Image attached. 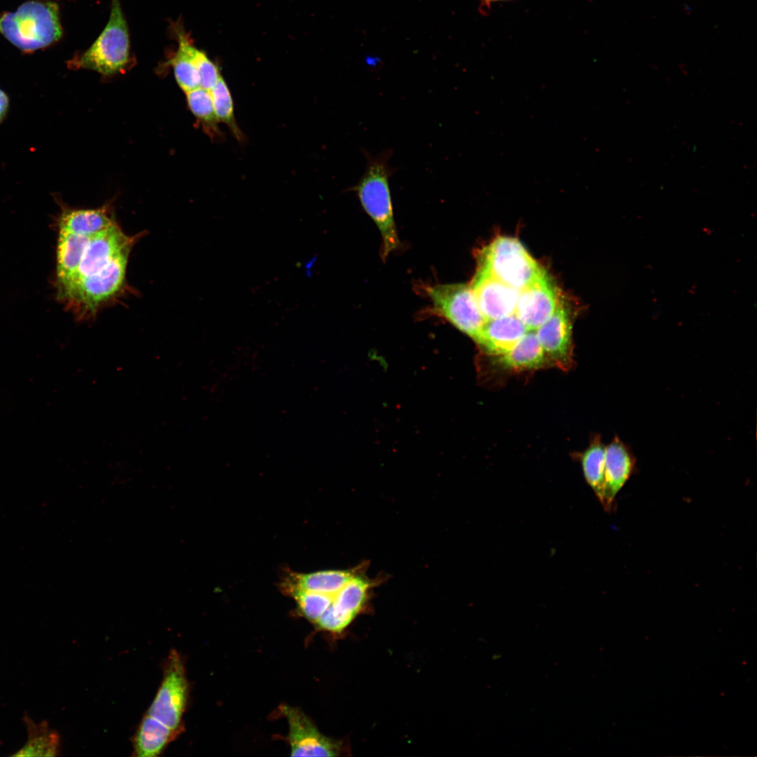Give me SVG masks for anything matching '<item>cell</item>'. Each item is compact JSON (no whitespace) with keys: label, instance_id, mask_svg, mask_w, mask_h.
<instances>
[{"label":"cell","instance_id":"obj_1","mask_svg":"<svg viewBox=\"0 0 757 757\" xmlns=\"http://www.w3.org/2000/svg\"><path fill=\"white\" fill-rule=\"evenodd\" d=\"M362 152L367 160L366 169L352 189L379 229L382 238L381 257L385 259L399 244L389 184L397 168L388 163L393 154L391 149H386L376 156L367 151Z\"/></svg>","mask_w":757,"mask_h":757},{"label":"cell","instance_id":"obj_2","mask_svg":"<svg viewBox=\"0 0 757 757\" xmlns=\"http://www.w3.org/2000/svg\"><path fill=\"white\" fill-rule=\"evenodd\" d=\"M0 32L21 50L32 52L60 39L62 29L57 4L29 1L0 17Z\"/></svg>","mask_w":757,"mask_h":757},{"label":"cell","instance_id":"obj_3","mask_svg":"<svg viewBox=\"0 0 757 757\" xmlns=\"http://www.w3.org/2000/svg\"><path fill=\"white\" fill-rule=\"evenodd\" d=\"M130 36L119 0H111L107 25L94 43L68 62L72 69L95 71L104 76L121 71L130 61Z\"/></svg>","mask_w":757,"mask_h":757},{"label":"cell","instance_id":"obj_4","mask_svg":"<svg viewBox=\"0 0 757 757\" xmlns=\"http://www.w3.org/2000/svg\"><path fill=\"white\" fill-rule=\"evenodd\" d=\"M130 250L121 252L100 271L81 279L60 294L80 320L94 317L102 306L124 292Z\"/></svg>","mask_w":757,"mask_h":757},{"label":"cell","instance_id":"obj_5","mask_svg":"<svg viewBox=\"0 0 757 757\" xmlns=\"http://www.w3.org/2000/svg\"><path fill=\"white\" fill-rule=\"evenodd\" d=\"M479 266L521 291L545 271L515 238L498 236L480 252Z\"/></svg>","mask_w":757,"mask_h":757},{"label":"cell","instance_id":"obj_6","mask_svg":"<svg viewBox=\"0 0 757 757\" xmlns=\"http://www.w3.org/2000/svg\"><path fill=\"white\" fill-rule=\"evenodd\" d=\"M433 311L460 331L477 341L486 320L471 285L463 283L435 285L425 289Z\"/></svg>","mask_w":757,"mask_h":757},{"label":"cell","instance_id":"obj_7","mask_svg":"<svg viewBox=\"0 0 757 757\" xmlns=\"http://www.w3.org/2000/svg\"><path fill=\"white\" fill-rule=\"evenodd\" d=\"M188 695L184 661L176 650H171L163 664L162 682L146 714L182 732Z\"/></svg>","mask_w":757,"mask_h":757},{"label":"cell","instance_id":"obj_8","mask_svg":"<svg viewBox=\"0 0 757 757\" xmlns=\"http://www.w3.org/2000/svg\"><path fill=\"white\" fill-rule=\"evenodd\" d=\"M137 238V236L125 234L116 223L90 237L74 276L69 284L59 292L60 294L81 279L100 271L121 252L131 250Z\"/></svg>","mask_w":757,"mask_h":757},{"label":"cell","instance_id":"obj_9","mask_svg":"<svg viewBox=\"0 0 757 757\" xmlns=\"http://www.w3.org/2000/svg\"><path fill=\"white\" fill-rule=\"evenodd\" d=\"M536 332L548 361L569 369L573 364L572 321L566 304L559 299L552 315Z\"/></svg>","mask_w":757,"mask_h":757},{"label":"cell","instance_id":"obj_10","mask_svg":"<svg viewBox=\"0 0 757 757\" xmlns=\"http://www.w3.org/2000/svg\"><path fill=\"white\" fill-rule=\"evenodd\" d=\"M559 297L545 271L519 293L515 315L528 330L536 331L554 313Z\"/></svg>","mask_w":757,"mask_h":757},{"label":"cell","instance_id":"obj_11","mask_svg":"<svg viewBox=\"0 0 757 757\" xmlns=\"http://www.w3.org/2000/svg\"><path fill=\"white\" fill-rule=\"evenodd\" d=\"M289 725L288 739L292 756H335L339 746L321 734L308 717L298 709L284 706Z\"/></svg>","mask_w":757,"mask_h":757},{"label":"cell","instance_id":"obj_12","mask_svg":"<svg viewBox=\"0 0 757 757\" xmlns=\"http://www.w3.org/2000/svg\"><path fill=\"white\" fill-rule=\"evenodd\" d=\"M486 321L515 314L519 291L505 285L478 266L471 285Z\"/></svg>","mask_w":757,"mask_h":757},{"label":"cell","instance_id":"obj_13","mask_svg":"<svg viewBox=\"0 0 757 757\" xmlns=\"http://www.w3.org/2000/svg\"><path fill=\"white\" fill-rule=\"evenodd\" d=\"M636 463L631 448L615 435L606 446L604 489L601 503L605 510H612L617 494L634 474Z\"/></svg>","mask_w":757,"mask_h":757},{"label":"cell","instance_id":"obj_14","mask_svg":"<svg viewBox=\"0 0 757 757\" xmlns=\"http://www.w3.org/2000/svg\"><path fill=\"white\" fill-rule=\"evenodd\" d=\"M528 331L515 314L486 321L477 342L489 354L508 352Z\"/></svg>","mask_w":757,"mask_h":757},{"label":"cell","instance_id":"obj_15","mask_svg":"<svg viewBox=\"0 0 757 757\" xmlns=\"http://www.w3.org/2000/svg\"><path fill=\"white\" fill-rule=\"evenodd\" d=\"M180 733L146 714L134 736L133 756H158Z\"/></svg>","mask_w":757,"mask_h":757},{"label":"cell","instance_id":"obj_16","mask_svg":"<svg viewBox=\"0 0 757 757\" xmlns=\"http://www.w3.org/2000/svg\"><path fill=\"white\" fill-rule=\"evenodd\" d=\"M22 721L27 732V739L22 747L12 756H56L60 753V737L57 731L51 729L48 723L43 720L40 723L33 721L25 712Z\"/></svg>","mask_w":757,"mask_h":757},{"label":"cell","instance_id":"obj_17","mask_svg":"<svg viewBox=\"0 0 757 757\" xmlns=\"http://www.w3.org/2000/svg\"><path fill=\"white\" fill-rule=\"evenodd\" d=\"M498 361L504 368L514 370L537 369L549 363L534 330H528Z\"/></svg>","mask_w":757,"mask_h":757},{"label":"cell","instance_id":"obj_18","mask_svg":"<svg viewBox=\"0 0 757 757\" xmlns=\"http://www.w3.org/2000/svg\"><path fill=\"white\" fill-rule=\"evenodd\" d=\"M90 238L60 230L57 250V276L60 292L74 276Z\"/></svg>","mask_w":757,"mask_h":757},{"label":"cell","instance_id":"obj_19","mask_svg":"<svg viewBox=\"0 0 757 757\" xmlns=\"http://www.w3.org/2000/svg\"><path fill=\"white\" fill-rule=\"evenodd\" d=\"M116 223L107 207L67 210L61 216L60 230L90 238Z\"/></svg>","mask_w":757,"mask_h":757},{"label":"cell","instance_id":"obj_20","mask_svg":"<svg viewBox=\"0 0 757 757\" xmlns=\"http://www.w3.org/2000/svg\"><path fill=\"white\" fill-rule=\"evenodd\" d=\"M368 587L364 579L353 577L333 596L329 608L348 625L363 606Z\"/></svg>","mask_w":757,"mask_h":757},{"label":"cell","instance_id":"obj_21","mask_svg":"<svg viewBox=\"0 0 757 757\" xmlns=\"http://www.w3.org/2000/svg\"><path fill=\"white\" fill-rule=\"evenodd\" d=\"M606 446L600 436H594L583 452L581 463L586 482L601 503L604 489Z\"/></svg>","mask_w":757,"mask_h":757},{"label":"cell","instance_id":"obj_22","mask_svg":"<svg viewBox=\"0 0 757 757\" xmlns=\"http://www.w3.org/2000/svg\"><path fill=\"white\" fill-rule=\"evenodd\" d=\"M353 574L344 571H325L306 574H294L293 584L305 590L334 596L352 578Z\"/></svg>","mask_w":757,"mask_h":757},{"label":"cell","instance_id":"obj_23","mask_svg":"<svg viewBox=\"0 0 757 757\" xmlns=\"http://www.w3.org/2000/svg\"><path fill=\"white\" fill-rule=\"evenodd\" d=\"M188 107L212 138L223 136L215 114L210 91L201 87L185 93Z\"/></svg>","mask_w":757,"mask_h":757},{"label":"cell","instance_id":"obj_24","mask_svg":"<svg viewBox=\"0 0 757 757\" xmlns=\"http://www.w3.org/2000/svg\"><path fill=\"white\" fill-rule=\"evenodd\" d=\"M210 91L219 123L226 124L238 141L243 140L244 134L236 121L232 95L222 76Z\"/></svg>","mask_w":757,"mask_h":757},{"label":"cell","instance_id":"obj_25","mask_svg":"<svg viewBox=\"0 0 757 757\" xmlns=\"http://www.w3.org/2000/svg\"><path fill=\"white\" fill-rule=\"evenodd\" d=\"M178 41V48L167 64L173 69L175 80L185 93L200 87L198 71L183 43Z\"/></svg>","mask_w":757,"mask_h":757},{"label":"cell","instance_id":"obj_26","mask_svg":"<svg viewBox=\"0 0 757 757\" xmlns=\"http://www.w3.org/2000/svg\"><path fill=\"white\" fill-rule=\"evenodd\" d=\"M175 28L177 39L183 43L198 71L200 87L210 90L221 76L218 67L207 57L205 52L198 50L191 43L186 33L179 25Z\"/></svg>","mask_w":757,"mask_h":757},{"label":"cell","instance_id":"obj_27","mask_svg":"<svg viewBox=\"0 0 757 757\" xmlns=\"http://www.w3.org/2000/svg\"><path fill=\"white\" fill-rule=\"evenodd\" d=\"M289 593L296 601L297 606L310 622L315 623L333 601V596L305 590L289 585Z\"/></svg>","mask_w":757,"mask_h":757},{"label":"cell","instance_id":"obj_28","mask_svg":"<svg viewBox=\"0 0 757 757\" xmlns=\"http://www.w3.org/2000/svg\"><path fill=\"white\" fill-rule=\"evenodd\" d=\"M9 107V99L4 91L0 89V123L6 116Z\"/></svg>","mask_w":757,"mask_h":757},{"label":"cell","instance_id":"obj_29","mask_svg":"<svg viewBox=\"0 0 757 757\" xmlns=\"http://www.w3.org/2000/svg\"><path fill=\"white\" fill-rule=\"evenodd\" d=\"M496 0H480V8L482 12L490 9L493 2Z\"/></svg>","mask_w":757,"mask_h":757},{"label":"cell","instance_id":"obj_30","mask_svg":"<svg viewBox=\"0 0 757 757\" xmlns=\"http://www.w3.org/2000/svg\"><path fill=\"white\" fill-rule=\"evenodd\" d=\"M496 1H509V0H496Z\"/></svg>","mask_w":757,"mask_h":757}]
</instances>
